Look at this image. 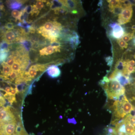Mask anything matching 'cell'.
<instances>
[{
	"label": "cell",
	"mask_w": 135,
	"mask_h": 135,
	"mask_svg": "<svg viewBox=\"0 0 135 135\" xmlns=\"http://www.w3.org/2000/svg\"><path fill=\"white\" fill-rule=\"evenodd\" d=\"M100 83L103 87L108 99L112 100L119 99L125 94V88L117 80H110L107 82L102 80Z\"/></svg>",
	"instance_id": "obj_1"
},
{
	"label": "cell",
	"mask_w": 135,
	"mask_h": 135,
	"mask_svg": "<svg viewBox=\"0 0 135 135\" xmlns=\"http://www.w3.org/2000/svg\"><path fill=\"white\" fill-rule=\"evenodd\" d=\"M133 13L132 7L123 9L121 13L118 16V23L120 25H123L129 23L133 16Z\"/></svg>",
	"instance_id": "obj_2"
},
{
	"label": "cell",
	"mask_w": 135,
	"mask_h": 135,
	"mask_svg": "<svg viewBox=\"0 0 135 135\" xmlns=\"http://www.w3.org/2000/svg\"><path fill=\"white\" fill-rule=\"evenodd\" d=\"M111 29L110 35L114 39H120L125 34L124 29L118 23H113L109 25Z\"/></svg>",
	"instance_id": "obj_3"
},
{
	"label": "cell",
	"mask_w": 135,
	"mask_h": 135,
	"mask_svg": "<svg viewBox=\"0 0 135 135\" xmlns=\"http://www.w3.org/2000/svg\"><path fill=\"white\" fill-rule=\"evenodd\" d=\"M119 99L121 102L122 108L125 116L130 113L134 110V107L129 103L125 95H123L121 99Z\"/></svg>",
	"instance_id": "obj_4"
},
{
	"label": "cell",
	"mask_w": 135,
	"mask_h": 135,
	"mask_svg": "<svg viewBox=\"0 0 135 135\" xmlns=\"http://www.w3.org/2000/svg\"><path fill=\"white\" fill-rule=\"evenodd\" d=\"M47 73L49 76L53 79L60 77L61 72L60 68L56 65L50 66L47 69Z\"/></svg>",
	"instance_id": "obj_5"
},
{
	"label": "cell",
	"mask_w": 135,
	"mask_h": 135,
	"mask_svg": "<svg viewBox=\"0 0 135 135\" xmlns=\"http://www.w3.org/2000/svg\"><path fill=\"white\" fill-rule=\"evenodd\" d=\"M61 47H55L49 46L45 47L40 51V54L41 56H49L52 55L55 52H60Z\"/></svg>",
	"instance_id": "obj_6"
},
{
	"label": "cell",
	"mask_w": 135,
	"mask_h": 135,
	"mask_svg": "<svg viewBox=\"0 0 135 135\" xmlns=\"http://www.w3.org/2000/svg\"><path fill=\"white\" fill-rule=\"evenodd\" d=\"M64 7L68 10L69 12H71L73 10H77L78 7V2L77 1L73 0H66L61 1Z\"/></svg>",
	"instance_id": "obj_7"
},
{
	"label": "cell",
	"mask_w": 135,
	"mask_h": 135,
	"mask_svg": "<svg viewBox=\"0 0 135 135\" xmlns=\"http://www.w3.org/2000/svg\"><path fill=\"white\" fill-rule=\"evenodd\" d=\"M26 1H7L6 4L9 8L11 9L17 10L20 9L22 5Z\"/></svg>",
	"instance_id": "obj_8"
},
{
	"label": "cell",
	"mask_w": 135,
	"mask_h": 135,
	"mask_svg": "<svg viewBox=\"0 0 135 135\" xmlns=\"http://www.w3.org/2000/svg\"><path fill=\"white\" fill-rule=\"evenodd\" d=\"M19 42L27 51H30L32 49L33 43L29 39L27 38L26 37H21Z\"/></svg>",
	"instance_id": "obj_9"
},
{
	"label": "cell",
	"mask_w": 135,
	"mask_h": 135,
	"mask_svg": "<svg viewBox=\"0 0 135 135\" xmlns=\"http://www.w3.org/2000/svg\"><path fill=\"white\" fill-rule=\"evenodd\" d=\"M68 42H69L71 47L73 49L76 48L80 43L79 36L77 33L74 32V33L69 38Z\"/></svg>",
	"instance_id": "obj_10"
},
{
	"label": "cell",
	"mask_w": 135,
	"mask_h": 135,
	"mask_svg": "<svg viewBox=\"0 0 135 135\" xmlns=\"http://www.w3.org/2000/svg\"><path fill=\"white\" fill-rule=\"evenodd\" d=\"M2 66L3 67L1 75H7L11 72V68L10 66L6 64V62H4L2 63Z\"/></svg>",
	"instance_id": "obj_11"
},
{
	"label": "cell",
	"mask_w": 135,
	"mask_h": 135,
	"mask_svg": "<svg viewBox=\"0 0 135 135\" xmlns=\"http://www.w3.org/2000/svg\"><path fill=\"white\" fill-rule=\"evenodd\" d=\"M109 9V11L115 16H118V15L119 16L122 12L123 8L121 6L120 4V5H119V6H117L115 7Z\"/></svg>",
	"instance_id": "obj_12"
},
{
	"label": "cell",
	"mask_w": 135,
	"mask_h": 135,
	"mask_svg": "<svg viewBox=\"0 0 135 135\" xmlns=\"http://www.w3.org/2000/svg\"><path fill=\"white\" fill-rule=\"evenodd\" d=\"M11 44L5 41H3L0 43V50H10L11 48Z\"/></svg>",
	"instance_id": "obj_13"
},
{
	"label": "cell",
	"mask_w": 135,
	"mask_h": 135,
	"mask_svg": "<svg viewBox=\"0 0 135 135\" xmlns=\"http://www.w3.org/2000/svg\"><path fill=\"white\" fill-rule=\"evenodd\" d=\"M125 61L122 60H118L115 66V70L122 72L125 66Z\"/></svg>",
	"instance_id": "obj_14"
},
{
	"label": "cell",
	"mask_w": 135,
	"mask_h": 135,
	"mask_svg": "<svg viewBox=\"0 0 135 135\" xmlns=\"http://www.w3.org/2000/svg\"><path fill=\"white\" fill-rule=\"evenodd\" d=\"M11 68L12 71L16 72L19 74L22 73L21 70V64L18 62H15Z\"/></svg>",
	"instance_id": "obj_15"
},
{
	"label": "cell",
	"mask_w": 135,
	"mask_h": 135,
	"mask_svg": "<svg viewBox=\"0 0 135 135\" xmlns=\"http://www.w3.org/2000/svg\"><path fill=\"white\" fill-rule=\"evenodd\" d=\"M38 71L33 67V66L32 65L29 68V71L27 72L29 76L31 77L32 79H34L38 75Z\"/></svg>",
	"instance_id": "obj_16"
},
{
	"label": "cell",
	"mask_w": 135,
	"mask_h": 135,
	"mask_svg": "<svg viewBox=\"0 0 135 135\" xmlns=\"http://www.w3.org/2000/svg\"><path fill=\"white\" fill-rule=\"evenodd\" d=\"M9 51L0 50V63L5 62L8 55Z\"/></svg>",
	"instance_id": "obj_17"
},
{
	"label": "cell",
	"mask_w": 135,
	"mask_h": 135,
	"mask_svg": "<svg viewBox=\"0 0 135 135\" xmlns=\"http://www.w3.org/2000/svg\"><path fill=\"white\" fill-rule=\"evenodd\" d=\"M134 33H125L121 39L123 40V41L127 42L131 40L134 38Z\"/></svg>",
	"instance_id": "obj_18"
},
{
	"label": "cell",
	"mask_w": 135,
	"mask_h": 135,
	"mask_svg": "<svg viewBox=\"0 0 135 135\" xmlns=\"http://www.w3.org/2000/svg\"><path fill=\"white\" fill-rule=\"evenodd\" d=\"M47 2L46 1H36V3L35 5L36 9L38 11L41 10L45 7L44 2Z\"/></svg>",
	"instance_id": "obj_19"
},
{
	"label": "cell",
	"mask_w": 135,
	"mask_h": 135,
	"mask_svg": "<svg viewBox=\"0 0 135 135\" xmlns=\"http://www.w3.org/2000/svg\"><path fill=\"white\" fill-rule=\"evenodd\" d=\"M107 2L109 3V9L115 7L117 6L120 5V1L118 0H110V1H107Z\"/></svg>",
	"instance_id": "obj_20"
},
{
	"label": "cell",
	"mask_w": 135,
	"mask_h": 135,
	"mask_svg": "<svg viewBox=\"0 0 135 135\" xmlns=\"http://www.w3.org/2000/svg\"><path fill=\"white\" fill-rule=\"evenodd\" d=\"M17 25L20 27L25 29H30L32 26L31 24H29L27 22H19Z\"/></svg>",
	"instance_id": "obj_21"
},
{
	"label": "cell",
	"mask_w": 135,
	"mask_h": 135,
	"mask_svg": "<svg viewBox=\"0 0 135 135\" xmlns=\"http://www.w3.org/2000/svg\"><path fill=\"white\" fill-rule=\"evenodd\" d=\"M21 11H20L17 10H13L11 12V16L14 18H16V20H18L20 17L21 16Z\"/></svg>",
	"instance_id": "obj_22"
},
{
	"label": "cell",
	"mask_w": 135,
	"mask_h": 135,
	"mask_svg": "<svg viewBox=\"0 0 135 135\" xmlns=\"http://www.w3.org/2000/svg\"><path fill=\"white\" fill-rule=\"evenodd\" d=\"M15 62V60L14 56L11 55L8 57L7 60L6 62V64L8 66H11Z\"/></svg>",
	"instance_id": "obj_23"
},
{
	"label": "cell",
	"mask_w": 135,
	"mask_h": 135,
	"mask_svg": "<svg viewBox=\"0 0 135 135\" xmlns=\"http://www.w3.org/2000/svg\"><path fill=\"white\" fill-rule=\"evenodd\" d=\"M51 2L57 9L64 7V5L61 2V1L54 0V1H51Z\"/></svg>",
	"instance_id": "obj_24"
},
{
	"label": "cell",
	"mask_w": 135,
	"mask_h": 135,
	"mask_svg": "<svg viewBox=\"0 0 135 135\" xmlns=\"http://www.w3.org/2000/svg\"><path fill=\"white\" fill-rule=\"evenodd\" d=\"M117 42L119 44V46L122 49H127L128 47V44L127 43L123 41V40L121 39H119L117 40Z\"/></svg>",
	"instance_id": "obj_25"
},
{
	"label": "cell",
	"mask_w": 135,
	"mask_h": 135,
	"mask_svg": "<svg viewBox=\"0 0 135 135\" xmlns=\"http://www.w3.org/2000/svg\"><path fill=\"white\" fill-rule=\"evenodd\" d=\"M4 28L8 30H13L15 29V25L12 22H7L4 25Z\"/></svg>",
	"instance_id": "obj_26"
},
{
	"label": "cell",
	"mask_w": 135,
	"mask_h": 135,
	"mask_svg": "<svg viewBox=\"0 0 135 135\" xmlns=\"http://www.w3.org/2000/svg\"><path fill=\"white\" fill-rule=\"evenodd\" d=\"M22 9H23L27 15L31 14L33 11V5H27L25 8H23Z\"/></svg>",
	"instance_id": "obj_27"
},
{
	"label": "cell",
	"mask_w": 135,
	"mask_h": 135,
	"mask_svg": "<svg viewBox=\"0 0 135 135\" xmlns=\"http://www.w3.org/2000/svg\"><path fill=\"white\" fill-rule=\"evenodd\" d=\"M26 83L24 82L20 84H18L16 86V89L18 92H21L23 90L24 88Z\"/></svg>",
	"instance_id": "obj_28"
},
{
	"label": "cell",
	"mask_w": 135,
	"mask_h": 135,
	"mask_svg": "<svg viewBox=\"0 0 135 135\" xmlns=\"http://www.w3.org/2000/svg\"><path fill=\"white\" fill-rule=\"evenodd\" d=\"M50 46L55 47H61V44L59 41L53 42L50 44Z\"/></svg>",
	"instance_id": "obj_29"
},
{
	"label": "cell",
	"mask_w": 135,
	"mask_h": 135,
	"mask_svg": "<svg viewBox=\"0 0 135 135\" xmlns=\"http://www.w3.org/2000/svg\"><path fill=\"white\" fill-rule=\"evenodd\" d=\"M125 61H126V64L128 65L132 66H134L135 65V61L134 60H127Z\"/></svg>",
	"instance_id": "obj_30"
},
{
	"label": "cell",
	"mask_w": 135,
	"mask_h": 135,
	"mask_svg": "<svg viewBox=\"0 0 135 135\" xmlns=\"http://www.w3.org/2000/svg\"><path fill=\"white\" fill-rule=\"evenodd\" d=\"M106 62L108 63V65L109 66L112 65L113 62V58L110 56L108 57L105 59Z\"/></svg>",
	"instance_id": "obj_31"
},
{
	"label": "cell",
	"mask_w": 135,
	"mask_h": 135,
	"mask_svg": "<svg viewBox=\"0 0 135 135\" xmlns=\"http://www.w3.org/2000/svg\"><path fill=\"white\" fill-rule=\"evenodd\" d=\"M18 91L16 89V88H11V91L10 93L12 95L15 96L16 95Z\"/></svg>",
	"instance_id": "obj_32"
},
{
	"label": "cell",
	"mask_w": 135,
	"mask_h": 135,
	"mask_svg": "<svg viewBox=\"0 0 135 135\" xmlns=\"http://www.w3.org/2000/svg\"><path fill=\"white\" fill-rule=\"evenodd\" d=\"M11 90V88L10 87H6L5 88V89H2V90L6 92V93H9L10 92Z\"/></svg>",
	"instance_id": "obj_33"
},
{
	"label": "cell",
	"mask_w": 135,
	"mask_h": 135,
	"mask_svg": "<svg viewBox=\"0 0 135 135\" xmlns=\"http://www.w3.org/2000/svg\"><path fill=\"white\" fill-rule=\"evenodd\" d=\"M4 12L2 11H0V19H1L4 15Z\"/></svg>",
	"instance_id": "obj_34"
},
{
	"label": "cell",
	"mask_w": 135,
	"mask_h": 135,
	"mask_svg": "<svg viewBox=\"0 0 135 135\" xmlns=\"http://www.w3.org/2000/svg\"><path fill=\"white\" fill-rule=\"evenodd\" d=\"M132 29L133 30V33L135 32V25H134L133 26H132Z\"/></svg>",
	"instance_id": "obj_35"
},
{
	"label": "cell",
	"mask_w": 135,
	"mask_h": 135,
	"mask_svg": "<svg viewBox=\"0 0 135 135\" xmlns=\"http://www.w3.org/2000/svg\"><path fill=\"white\" fill-rule=\"evenodd\" d=\"M133 42L134 46H135V36L134 37V38H133Z\"/></svg>",
	"instance_id": "obj_36"
},
{
	"label": "cell",
	"mask_w": 135,
	"mask_h": 135,
	"mask_svg": "<svg viewBox=\"0 0 135 135\" xmlns=\"http://www.w3.org/2000/svg\"><path fill=\"white\" fill-rule=\"evenodd\" d=\"M1 88H0V92H1Z\"/></svg>",
	"instance_id": "obj_37"
},
{
	"label": "cell",
	"mask_w": 135,
	"mask_h": 135,
	"mask_svg": "<svg viewBox=\"0 0 135 135\" xmlns=\"http://www.w3.org/2000/svg\"><path fill=\"white\" fill-rule=\"evenodd\" d=\"M134 58L135 59V55L134 56Z\"/></svg>",
	"instance_id": "obj_38"
}]
</instances>
